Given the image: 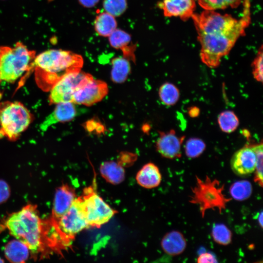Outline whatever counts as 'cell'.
Returning <instances> with one entry per match:
<instances>
[{"label": "cell", "mask_w": 263, "mask_h": 263, "mask_svg": "<svg viewBox=\"0 0 263 263\" xmlns=\"http://www.w3.org/2000/svg\"><path fill=\"white\" fill-rule=\"evenodd\" d=\"M249 7L239 20L214 10H205L199 14H193L191 18L201 45V59L207 66L217 67L222 58L229 53L239 38L244 34L250 20Z\"/></svg>", "instance_id": "cell-1"}, {"label": "cell", "mask_w": 263, "mask_h": 263, "mask_svg": "<svg viewBox=\"0 0 263 263\" xmlns=\"http://www.w3.org/2000/svg\"><path fill=\"white\" fill-rule=\"evenodd\" d=\"M3 227L17 239L25 244L32 254L44 255L49 248L46 221L39 217L36 205L29 204L10 214Z\"/></svg>", "instance_id": "cell-2"}, {"label": "cell", "mask_w": 263, "mask_h": 263, "mask_svg": "<svg viewBox=\"0 0 263 263\" xmlns=\"http://www.w3.org/2000/svg\"><path fill=\"white\" fill-rule=\"evenodd\" d=\"M82 57L71 51L51 49L35 57L32 67L35 68L38 85L45 90H50L67 74L81 70Z\"/></svg>", "instance_id": "cell-3"}, {"label": "cell", "mask_w": 263, "mask_h": 263, "mask_svg": "<svg viewBox=\"0 0 263 263\" xmlns=\"http://www.w3.org/2000/svg\"><path fill=\"white\" fill-rule=\"evenodd\" d=\"M49 234L55 252L68 247L76 235L89 227L82 204L81 196L76 197L68 209L56 222L47 220Z\"/></svg>", "instance_id": "cell-4"}, {"label": "cell", "mask_w": 263, "mask_h": 263, "mask_svg": "<svg viewBox=\"0 0 263 263\" xmlns=\"http://www.w3.org/2000/svg\"><path fill=\"white\" fill-rule=\"evenodd\" d=\"M35 54L19 42L13 47L0 46L1 80L8 82L15 81L32 68Z\"/></svg>", "instance_id": "cell-5"}, {"label": "cell", "mask_w": 263, "mask_h": 263, "mask_svg": "<svg viewBox=\"0 0 263 263\" xmlns=\"http://www.w3.org/2000/svg\"><path fill=\"white\" fill-rule=\"evenodd\" d=\"M196 180L195 186L191 188L192 195L189 202L199 206L203 218L208 209H217L221 213L227 203L231 200L223 193L225 185H221L217 179L211 180L207 176L205 180L196 176Z\"/></svg>", "instance_id": "cell-6"}, {"label": "cell", "mask_w": 263, "mask_h": 263, "mask_svg": "<svg viewBox=\"0 0 263 263\" xmlns=\"http://www.w3.org/2000/svg\"><path fill=\"white\" fill-rule=\"evenodd\" d=\"M31 120L29 111L19 102H8L0 106V132L10 139L17 138Z\"/></svg>", "instance_id": "cell-7"}, {"label": "cell", "mask_w": 263, "mask_h": 263, "mask_svg": "<svg viewBox=\"0 0 263 263\" xmlns=\"http://www.w3.org/2000/svg\"><path fill=\"white\" fill-rule=\"evenodd\" d=\"M80 196L89 227H100L108 222L116 213L97 194L93 186L84 188Z\"/></svg>", "instance_id": "cell-8"}, {"label": "cell", "mask_w": 263, "mask_h": 263, "mask_svg": "<svg viewBox=\"0 0 263 263\" xmlns=\"http://www.w3.org/2000/svg\"><path fill=\"white\" fill-rule=\"evenodd\" d=\"M93 78L81 70L70 73L62 77L50 89V103L72 102L75 93Z\"/></svg>", "instance_id": "cell-9"}, {"label": "cell", "mask_w": 263, "mask_h": 263, "mask_svg": "<svg viewBox=\"0 0 263 263\" xmlns=\"http://www.w3.org/2000/svg\"><path fill=\"white\" fill-rule=\"evenodd\" d=\"M108 93V87L105 82L93 78L75 93L73 102L90 106L100 101Z\"/></svg>", "instance_id": "cell-10"}, {"label": "cell", "mask_w": 263, "mask_h": 263, "mask_svg": "<svg viewBox=\"0 0 263 263\" xmlns=\"http://www.w3.org/2000/svg\"><path fill=\"white\" fill-rule=\"evenodd\" d=\"M256 163L255 152L251 145H246L236 151L230 160L232 171L239 176H246L254 172Z\"/></svg>", "instance_id": "cell-11"}, {"label": "cell", "mask_w": 263, "mask_h": 263, "mask_svg": "<svg viewBox=\"0 0 263 263\" xmlns=\"http://www.w3.org/2000/svg\"><path fill=\"white\" fill-rule=\"evenodd\" d=\"M185 136H178L174 130L168 132H159L156 142L158 152L164 157L175 159L181 156V145Z\"/></svg>", "instance_id": "cell-12"}, {"label": "cell", "mask_w": 263, "mask_h": 263, "mask_svg": "<svg viewBox=\"0 0 263 263\" xmlns=\"http://www.w3.org/2000/svg\"><path fill=\"white\" fill-rule=\"evenodd\" d=\"M76 198L75 189L63 185L56 190L54 199L52 215L49 220L56 221L70 207Z\"/></svg>", "instance_id": "cell-13"}, {"label": "cell", "mask_w": 263, "mask_h": 263, "mask_svg": "<svg viewBox=\"0 0 263 263\" xmlns=\"http://www.w3.org/2000/svg\"><path fill=\"white\" fill-rule=\"evenodd\" d=\"M76 109L73 102H64L57 103L54 110L40 125V129L45 132L54 124L72 120L76 116Z\"/></svg>", "instance_id": "cell-14"}, {"label": "cell", "mask_w": 263, "mask_h": 263, "mask_svg": "<svg viewBox=\"0 0 263 263\" xmlns=\"http://www.w3.org/2000/svg\"><path fill=\"white\" fill-rule=\"evenodd\" d=\"M161 7L165 16L178 17L186 20L193 15L195 3L194 0H163Z\"/></svg>", "instance_id": "cell-15"}, {"label": "cell", "mask_w": 263, "mask_h": 263, "mask_svg": "<svg viewBox=\"0 0 263 263\" xmlns=\"http://www.w3.org/2000/svg\"><path fill=\"white\" fill-rule=\"evenodd\" d=\"M161 245L164 252L170 256L182 253L187 246L186 240L180 231L173 230L167 233L162 238Z\"/></svg>", "instance_id": "cell-16"}, {"label": "cell", "mask_w": 263, "mask_h": 263, "mask_svg": "<svg viewBox=\"0 0 263 263\" xmlns=\"http://www.w3.org/2000/svg\"><path fill=\"white\" fill-rule=\"evenodd\" d=\"M136 179L138 184L142 187L152 188L160 185L162 176L157 166L153 163H149L138 172Z\"/></svg>", "instance_id": "cell-17"}, {"label": "cell", "mask_w": 263, "mask_h": 263, "mask_svg": "<svg viewBox=\"0 0 263 263\" xmlns=\"http://www.w3.org/2000/svg\"><path fill=\"white\" fill-rule=\"evenodd\" d=\"M108 37L110 43L113 47L121 50L124 57L128 60L135 61L134 48L129 46L131 37L128 33L121 29H116Z\"/></svg>", "instance_id": "cell-18"}, {"label": "cell", "mask_w": 263, "mask_h": 263, "mask_svg": "<svg viewBox=\"0 0 263 263\" xmlns=\"http://www.w3.org/2000/svg\"><path fill=\"white\" fill-rule=\"evenodd\" d=\"M30 250L28 246L19 240L9 242L4 247L6 258L13 263H24L29 258Z\"/></svg>", "instance_id": "cell-19"}, {"label": "cell", "mask_w": 263, "mask_h": 263, "mask_svg": "<svg viewBox=\"0 0 263 263\" xmlns=\"http://www.w3.org/2000/svg\"><path fill=\"white\" fill-rule=\"evenodd\" d=\"M100 172L103 178L113 185L120 184L125 178L124 168L114 161L103 162L100 167Z\"/></svg>", "instance_id": "cell-20"}, {"label": "cell", "mask_w": 263, "mask_h": 263, "mask_svg": "<svg viewBox=\"0 0 263 263\" xmlns=\"http://www.w3.org/2000/svg\"><path fill=\"white\" fill-rule=\"evenodd\" d=\"M111 79L116 83L126 81L131 72V65L128 59L117 57L112 61Z\"/></svg>", "instance_id": "cell-21"}, {"label": "cell", "mask_w": 263, "mask_h": 263, "mask_svg": "<svg viewBox=\"0 0 263 263\" xmlns=\"http://www.w3.org/2000/svg\"><path fill=\"white\" fill-rule=\"evenodd\" d=\"M96 32L102 37H109L116 29L117 23L114 17L105 12L99 14L94 23Z\"/></svg>", "instance_id": "cell-22"}, {"label": "cell", "mask_w": 263, "mask_h": 263, "mask_svg": "<svg viewBox=\"0 0 263 263\" xmlns=\"http://www.w3.org/2000/svg\"><path fill=\"white\" fill-rule=\"evenodd\" d=\"M252 192V185L247 180L235 182L229 188V193L232 198L239 201L247 199L251 196Z\"/></svg>", "instance_id": "cell-23"}, {"label": "cell", "mask_w": 263, "mask_h": 263, "mask_svg": "<svg viewBox=\"0 0 263 263\" xmlns=\"http://www.w3.org/2000/svg\"><path fill=\"white\" fill-rule=\"evenodd\" d=\"M158 94L162 102L168 106L175 104L180 96L178 89L174 84L169 82L165 83L161 86Z\"/></svg>", "instance_id": "cell-24"}, {"label": "cell", "mask_w": 263, "mask_h": 263, "mask_svg": "<svg viewBox=\"0 0 263 263\" xmlns=\"http://www.w3.org/2000/svg\"><path fill=\"white\" fill-rule=\"evenodd\" d=\"M218 122L221 130L226 133L235 131L239 124L238 118L230 111L222 112L218 116Z\"/></svg>", "instance_id": "cell-25"}, {"label": "cell", "mask_w": 263, "mask_h": 263, "mask_svg": "<svg viewBox=\"0 0 263 263\" xmlns=\"http://www.w3.org/2000/svg\"><path fill=\"white\" fill-rule=\"evenodd\" d=\"M232 232L224 224H217L213 225L211 236L213 240L218 244L226 245L232 240Z\"/></svg>", "instance_id": "cell-26"}, {"label": "cell", "mask_w": 263, "mask_h": 263, "mask_svg": "<svg viewBox=\"0 0 263 263\" xmlns=\"http://www.w3.org/2000/svg\"><path fill=\"white\" fill-rule=\"evenodd\" d=\"M242 0H198V3L205 10H215L228 6L236 8Z\"/></svg>", "instance_id": "cell-27"}, {"label": "cell", "mask_w": 263, "mask_h": 263, "mask_svg": "<svg viewBox=\"0 0 263 263\" xmlns=\"http://www.w3.org/2000/svg\"><path fill=\"white\" fill-rule=\"evenodd\" d=\"M254 150L256 156V163L255 169V176L254 181L257 183L260 187L263 185V143L251 145Z\"/></svg>", "instance_id": "cell-28"}, {"label": "cell", "mask_w": 263, "mask_h": 263, "mask_svg": "<svg viewBox=\"0 0 263 263\" xmlns=\"http://www.w3.org/2000/svg\"><path fill=\"white\" fill-rule=\"evenodd\" d=\"M206 145L204 141L199 138H191L185 145V150L186 155L190 158L199 156L205 150Z\"/></svg>", "instance_id": "cell-29"}, {"label": "cell", "mask_w": 263, "mask_h": 263, "mask_svg": "<svg viewBox=\"0 0 263 263\" xmlns=\"http://www.w3.org/2000/svg\"><path fill=\"white\" fill-rule=\"evenodd\" d=\"M127 0H104L103 8L105 12L114 17L122 14L127 8Z\"/></svg>", "instance_id": "cell-30"}, {"label": "cell", "mask_w": 263, "mask_h": 263, "mask_svg": "<svg viewBox=\"0 0 263 263\" xmlns=\"http://www.w3.org/2000/svg\"><path fill=\"white\" fill-rule=\"evenodd\" d=\"M263 46L262 45L252 63V73L255 80L263 82Z\"/></svg>", "instance_id": "cell-31"}, {"label": "cell", "mask_w": 263, "mask_h": 263, "mask_svg": "<svg viewBox=\"0 0 263 263\" xmlns=\"http://www.w3.org/2000/svg\"><path fill=\"white\" fill-rule=\"evenodd\" d=\"M10 195V189L8 184L0 179V204L6 201Z\"/></svg>", "instance_id": "cell-32"}, {"label": "cell", "mask_w": 263, "mask_h": 263, "mask_svg": "<svg viewBox=\"0 0 263 263\" xmlns=\"http://www.w3.org/2000/svg\"><path fill=\"white\" fill-rule=\"evenodd\" d=\"M197 262L198 263H217L215 257L210 253H203L198 257Z\"/></svg>", "instance_id": "cell-33"}, {"label": "cell", "mask_w": 263, "mask_h": 263, "mask_svg": "<svg viewBox=\"0 0 263 263\" xmlns=\"http://www.w3.org/2000/svg\"><path fill=\"white\" fill-rule=\"evenodd\" d=\"M99 0H78L80 3L84 7L90 8L95 6Z\"/></svg>", "instance_id": "cell-34"}, {"label": "cell", "mask_w": 263, "mask_h": 263, "mask_svg": "<svg viewBox=\"0 0 263 263\" xmlns=\"http://www.w3.org/2000/svg\"><path fill=\"white\" fill-rule=\"evenodd\" d=\"M263 211H261L258 216V221L261 228H263Z\"/></svg>", "instance_id": "cell-35"}, {"label": "cell", "mask_w": 263, "mask_h": 263, "mask_svg": "<svg viewBox=\"0 0 263 263\" xmlns=\"http://www.w3.org/2000/svg\"><path fill=\"white\" fill-rule=\"evenodd\" d=\"M3 262H4V261L1 258H0V263H3Z\"/></svg>", "instance_id": "cell-36"}, {"label": "cell", "mask_w": 263, "mask_h": 263, "mask_svg": "<svg viewBox=\"0 0 263 263\" xmlns=\"http://www.w3.org/2000/svg\"><path fill=\"white\" fill-rule=\"evenodd\" d=\"M1 80L0 77V82Z\"/></svg>", "instance_id": "cell-37"}]
</instances>
